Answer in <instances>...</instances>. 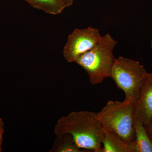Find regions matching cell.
<instances>
[{
  "label": "cell",
  "instance_id": "1",
  "mask_svg": "<svg viewBox=\"0 0 152 152\" xmlns=\"http://www.w3.org/2000/svg\"><path fill=\"white\" fill-rule=\"evenodd\" d=\"M54 132L56 136L69 134L79 148L102 152L104 129L96 113L71 112L57 121Z\"/></svg>",
  "mask_w": 152,
  "mask_h": 152
},
{
  "label": "cell",
  "instance_id": "2",
  "mask_svg": "<svg viewBox=\"0 0 152 152\" xmlns=\"http://www.w3.org/2000/svg\"><path fill=\"white\" fill-rule=\"evenodd\" d=\"M117 43L110 34H106L92 49L76 60L75 62L83 68L88 75L91 84H99L110 77L115 59L113 50Z\"/></svg>",
  "mask_w": 152,
  "mask_h": 152
},
{
  "label": "cell",
  "instance_id": "3",
  "mask_svg": "<svg viewBox=\"0 0 152 152\" xmlns=\"http://www.w3.org/2000/svg\"><path fill=\"white\" fill-rule=\"evenodd\" d=\"M96 115L104 128L115 133L126 142L134 144V104L110 101Z\"/></svg>",
  "mask_w": 152,
  "mask_h": 152
},
{
  "label": "cell",
  "instance_id": "4",
  "mask_svg": "<svg viewBox=\"0 0 152 152\" xmlns=\"http://www.w3.org/2000/svg\"><path fill=\"white\" fill-rule=\"evenodd\" d=\"M147 74L139 62L121 56L115 59L110 77L124 93V102L134 104Z\"/></svg>",
  "mask_w": 152,
  "mask_h": 152
},
{
  "label": "cell",
  "instance_id": "5",
  "mask_svg": "<svg viewBox=\"0 0 152 152\" xmlns=\"http://www.w3.org/2000/svg\"><path fill=\"white\" fill-rule=\"evenodd\" d=\"M99 31L96 28H76L68 37L64 47L63 55L69 63L75 62L81 55L90 50L101 39Z\"/></svg>",
  "mask_w": 152,
  "mask_h": 152
},
{
  "label": "cell",
  "instance_id": "6",
  "mask_svg": "<svg viewBox=\"0 0 152 152\" xmlns=\"http://www.w3.org/2000/svg\"><path fill=\"white\" fill-rule=\"evenodd\" d=\"M136 116L146 125L152 120V73L147 74L134 103Z\"/></svg>",
  "mask_w": 152,
  "mask_h": 152
},
{
  "label": "cell",
  "instance_id": "7",
  "mask_svg": "<svg viewBox=\"0 0 152 152\" xmlns=\"http://www.w3.org/2000/svg\"><path fill=\"white\" fill-rule=\"evenodd\" d=\"M103 129L102 152H135L134 144L128 142L115 133Z\"/></svg>",
  "mask_w": 152,
  "mask_h": 152
},
{
  "label": "cell",
  "instance_id": "8",
  "mask_svg": "<svg viewBox=\"0 0 152 152\" xmlns=\"http://www.w3.org/2000/svg\"><path fill=\"white\" fill-rule=\"evenodd\" d=\"M134 149L135 152H152V140L147 133L145 125L136 116Z\"/></svg>",
  "mask_w": 152,
  "mask_h": 152
},
{
  "label": "cell",
  "instance_id": "9",
  "mask_svg": "<svg viewBox=\"0 0 152 152\" xmlns=\"http://www.w3.org/2000/svg\"><path fill=\"white\" fill-rule=\"evenodd\" d=\"M56 136L51 149L53 152H83L74 142L69 134H62Z\"/></svg>",
  "mask_w": 152,
  "mask_h": 152
},
{
  "label": "cell",
  "instance_id": "10",
  "mask_svg": "<svg viewBox=\"0 0 152 152\" xmlns=\"http://www.w3.org/2000/svg\"><path fill=\"white\" fill-rule=\"evenodd\" d=\"M34 8L44 11L47 13L56 15L61 13L64 8L58 0H26Z\"/></svg>",
  "mask_w": 152,
  "mask_h": 152
},
{
  "label": "cell",
  "instance_id": "11",
  "mask_svg": "<svg viewBox=\"0 0 152 152\" xmlns=\"http://www.w3.org/2000/svg\"><path fill=\"white\" fill-rule=\"evenodd\" d=\"M64 8L70 7L72 5L74 0H58Z\"/></svg>",
  "mask_w": 152,
  "mask_h": 152
},
{
  "label": "cell",
  "instance_id": "12",
  "mask_svg": "<svg viewBox=\"0 0 152 152\" xmlns=\"http://www.w3.org/2000/svg\"><path fill=\"white\" fill-rule=\"evenodd\" d=\"M148 134L152 140V120L148 124L145 125Z\"/></svg>",
  "mask_w": 152,
  "mask_h": 152
},
{
  "label": "cell",
  "instance_id": "13",
  "mask_svg": "<svg viewBox=\"0 0 152 152\" xmlns=\"http://www.w3.org/2000/svg\"><path fill=\"white\" fill-rule=\"evenodd\" d=\"M4 124L2 119L0 118V135L3 134L4 132Z\"/></svg>",
  "mask_w": 152,
  "mask_h": 152
},
{
  "label": "cell",
  "instance_id": "14",
  "mask_svg": "<svg viewBox=\"0 0 152 152\" xmlns=\"http://www.w3.org/2000/svg\"><path fill=\"white\" fill-rule=\"evenodd\" d=\"M3 140V134L0 135V152L2 151L1 147Z\"/></svg>",
  "mask_w": 152,
  "mask_h": 152
},
{
  "label": "cell",
  "instance_id": "15",
  "mask_svg": "<svg viewBox=\"0 0 152 152\" xmlns=\"http://www.w3.org/2000/svg\"><path fill=\"white\" fill-rule=\"evenodd\" d=\"M151 48L152 49V41H151Z\"/></svg>",
  "mask_w": 152,
  "mask_h": 152
}]
</instances>
